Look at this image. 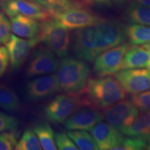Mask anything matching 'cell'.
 Listing matches in <instances>:
<instances>
[{"instance_id": "1", "label": "cell", "mask_w": 150, "mask_h": 150, "mask_svg": "<svg viewBox=\"0 0 150 150\" xmlns=\"http://www.w3.org/2000/svg\"><path fill=\"white\" fill-rule=\"evenodd\" d=\"M125 39V28L116 22L105 20L97 25L76 30L72 51L77 59L93 62L103 52L122 44Z\"/></svg>"}, {"instance_id": "2", "label": "cell", "mask_w": 150, "mask_h": 150, "mask_svg": "<svg viewBox=\"0 0 150 150\" xmlns=\"http://www.w3.org/2000/svg\"><path fill=\"white\" fill-rule=\"evenodd\" d=\"M81 91L89 105L100 108L111 106L127 97L122 86L111 76L88 79Z\"/></svg>"}, {"instance_id": "3", "label": "cell", "mask_w": 150, "mask_h": 150, "mask_svg": "<svg viewBox=\"0 0 150 150\" xmlns=\"http://www.w3.org/2000/svg\"><path fill=\"white\" fill-rule=\"evenodd\" d=\"M90 67L84 61L65 57L60 63L56 74L60 91L79 93L87 84Z\"/></svg>"}, {"instance_id": "4", "label": "cell", "mask_w": 150, "mask_h": 150, "mask_svg": "<svg viewBox=\"0 0 150 150\" xmlns=\"http://www.w3.org/2000/svg\"><path fill=\"white\" fill-rule=\"evenodd\" d=\"M52 18L61 27L67 29L92 27L105 21L104 19L83 7L82 4H73L63 10L53 13Z\"/></svg>"}, {"instance_id": "5", "label": "cell", "mask_w": 150, "mask_h": 150, "mask_svg": "<svg viewBox=\"0 0 150 150\" xmlns=\"http://www.w3.org/2000/svg\"><path fill=\"white\" fill-rule=\"evenodd\" d=\"M89 105L81 91L79 93H67L58 95L46 106L45 115L48 120L61 124L79 108Z\"/></svg>"}, {"instance_id": "6", "label": "cell", "mask_w": 150, "mask_h": 150, "mask_svg": "<svg viewBox=\"0 0 150 150\" xmlns=\"http://www.w3.org/2000/svg\"><path fill=\"white\" fill-rule=\"evenodd\" d=\"M37 38L49 50L59 58H65L70 45V33L67 29L61 27L54 20H48L40 24Z\"/></svg>"}, {"instance_id": "7", "label": "cell", "mask_w": 150, "mask_h": 150, "mask_svg": "<svg viewBox=\"0 0 150 150\" xmlns=\"http://www.w3.org/2000/svg\"><path fill=\"white\" fill-rule=\"evenodd\" d=\"M104 119L117 130L122 131L134 122L139 110L131 101L122 100L103 108Z\"/></svg>"}, {"instance_id": "8", "label": "cell", "mask_w": 150, "mask_h": 150, "mask_svg": "<svg viewBox=\"0 0 150 150\" xmlns=\"http://www.w3.org/2000/svg\"><path fill=\"white\" fill-rule=\"evenodd\" d=\"M130 47L129 44H120L99 55L94 63L93 71L95 74L102 77L120 70L124 56Z\"/></svg>"}, {"instance_id": "9", "label": "cell", "mask_w": 150, "mask_h": 150, "mask_svg": "<svg viewBox=\"0 0 150 150\" xmlns=\"http://www.w3.org/2000/svg\"><path fill=\"white\" fill-rule=\"evenodd\" d=\"M1 6L10 18L21 15L41 21L50 20L52 18L47 9L31 0H4L1 1Z\"/></svg>"}, {"instance_id": "10", "label": "cell", "mask_w": 150, "mask_h": 150, "mask_svg": "<svg viewBox=\"0 0 150 150\" xmlns=\"http://www.w3.org/2000/svg\"><path fill=\"white\" fill-rule=\"evenodd\" d=\"M114 77L125 91L136 94L150 89V69H125L114 74Z\"/></svg>"}, {"instance_id": "11", "label": "cell", "mask_w": 150, "mask_h": 150, "mask_svg": "<svg viewBox=\"0 0 150 150\" xmlns=\"http://www.w3.org/2000/svg\"><path fill=\"white\" fill-rule=\"evenodd\" d=\"M103 119L102 112L98 108L91 105H85L67 118L64 122V126L68 131H90Z\"/></svg>"}, {"instance_id": "12", "label": "cell", "mask_w": 150, "mask_h": 150, "mask_svg": "<svg viewBox=\"0 0 150 150\" xmlns=\"http://www.w3.org/2000/svg\"><path fill=\"white\" fill-rule=\"evenodd\" d=\"M60 62L51 50L39 49L33 52L27 67L28 77L49 74L57 71Z\"/></svg>"}, {"instance_id": "13", "label": "cell", "mask_w": 150, "mask_h": 150, "mask_svg": "<svg viewBox=\"0 0 150 150\" xmlns=\"http://www.w3.org/2000/svg\"><path fill=\"white\" fill-rule=\"evenodd\" d=\"M58 92L60 89L54 74L33 79L28 82L25 90L27 97L31 100H42Z\"/></svg>"}, {"instance_id": "14", "label": "cell", "mask_w": 150, "mask_h": 150, "mask_svg": "<svg viewBox=\"0 0 150 150\" xmlns=\"http://www.w3.org/2000/svg\"><path fill=\"white\" fill-rule=\"evenodd\" d=\"M38 42L40 41L38 38L26 40L11 34L6 45L12 68L18 69L21 66L27 59L31 49L36 45Z\"/></svg>"}, {"instance_id": "15", "label": "cell", "mask_w": 150, "mask_h": 150, "mask_svg": "<svg viewBox=\"0 0 150 150\" xmlns=\"http://www.w3.org/2000/svg\"><path fill=\"white\" fill-rule=\"evenodd\" d=\"M90 131L99 149L102 150L112 149L123 138L119 130L106 121L99 122Z\"/></svg>"}, {"instance_id": "16", "label": "cell", "mask_w": 150, "mask_h": 150, "mask_svg": "<svg viewBox=\"0 0 150 150\" xmlns=\"http://www.w3.org/2000/svg\"><path fill=\"white\" fill-rule=\"evenodd\" d=\"M11 31L15 35L23 38H37L40 31V24L34 19L18 15L11 18Z\"/></svg>"}, {"instance_id": "17", "label": "cell", "mask_w": 150, "mask_h": 150, "mask_svg": "<svg viewBox=\"0 0 150 150\" xmlns=\"http://www.w3.org/2000/svg\"><path fill=\"white\" fill-rule=\"evenodd\" d=\"M132 68L150 69V52L143 46L130 47L124 56L121 70Z\"/></svg>"}, {"instance_id": "18", "label": "cell", "mask_w": 150, "mask_h": 150, "mask_svg": "<svg viewBox=\"0 0 150 150\" xmlns=\"http://www.w3.org/2000/svg\"><path fill=\"white\" fill-rule=\"evenodd\" d=\"M121 132L129 137L146 139L150 134V110L138 112L134 122Z\"/></svg>"}, {"instance_id": "19", "label": "cell", "mask_w": 150, "mask_h": 150, "mask_svg": "<svg viewBox=\"0 0 150 150\" xmlns=\"http://www.w3.org/2000/svg\"><path fill=\"white\" fill-rule=\"evenodd\" d=\"M125 34L132 45L146 44L150 41V27L131 24L125 28Z\"/></svg>"}, {"instance_id": "20", "label": "cell", "mask_w": 150, "mask_h": 150, "mask_svg": "<svg viewBox=\"0 0 150 150\" xmlns=\"http://www.w3.org/2000/svg\"><path fill=\"white\" fill-rule=\"evenodd\" d=\"M126 16L129 22L150 27V9L138 2L131 4Z\"/></svg>"}, {"instance_id": "21", "label": "cell", "mask_w": 150, "mask_h": 150, "mask_svg": "<svg viewBox=\"0 0 150 150\" xmlns=\"http://www.w3.org/2000/svg\"><path fill=\"white\" fill-rule=\"evenodd\" d=\"M33 131L37 135L42 149H57L55 141V135L53 129L47 124H38L34 127Z\"/></svg>"}, {"instance_id": "22", "label": "cell", "mask_w": 150, "mask_h": 150, "mask_svg": "<svg viewBox=\"0 0 150 150\" xmlns=\"http://www.w3.org/2000/svg\"><path fill=\"white\" fill-rule=\"evenodd\" d=\"M67 135L74 142L79 149L98 150L99 147L92 135L84 130H72Z\"/></svg>"}, {"instance_id": "23", "label": "cell", "mask_w": 150, "mask_h": 150, "mask_svg": "<svg viewBox=\"0 0 150 150\" xmlns=\"http://www.w3.org/2000/svg\"><path fill=\"white\" fill-rule=\"evenodd\" d=\"M20 106V101L14 92L0 83V108L8 111H16Z\"/></svg>"}, {"instance_id": "24", "label": "cell", "mask_w": 150, "mask_h": 150, "mask_svg": "<svg viewBox=\"0 0 150 150\" xmlns=\"http://www.w3.org/2000/svg\"><path fill=\"white\" fill-rule=\"evenodd\" d=\"M15 149L41 150L42 148L34 131L28 129L24 131L21 138L17 142Z\"/></svg>"}, {"instance_id": "25", "label": "cell", "mask_w": 150, "mask_h": 150, "mask_svg": "<svg viewBox=\"0 0 150 150\" xmlns=\"http://www.w3.org/2000/svg\"><path fill=\"white\" fill-rule=\"evenodd\" d=\"M147 142L145 138H122L112 150H140L147 148Z\"/></svg>"}, {"instance_id": "26", "label": "cell", "mask_w": 150, "mask_h": 150, "mask_svg": "<svg viewBox=\"0 0 150 150\" xmlns=\"http://www.w3.org/2000/svg\"><path fill=\"white\" fill-rule=\"evenodd\" d=\"M31 1L38 4L47 9L51 14V16L53 13L66 8L75 3L70 0H31Z\"/></svg>"}, {"instance_id": "27", "label": "cell", "mask_w": 150, "mask_h": 150, "mask_svg": "<svg viewBox=\"0 0 150 150\" xmlns=\"http://www.w3.org/2000/svg\"><path fill=\"white\" fill-rule=\"evenodd\" d=\"M19 134L15 129L2 131L0 134V150H11L15 149Z\"/></svg>"}, {"instance_id": "28", "label": "cell", "mask_w": 150, "mask_h": 150, "mask_svg": "<svg viewBox=\"0 0 150 150\" xmlns=\"http://www.w3.org/2000/svg\"><path fill=\"white\" fill-rule=\"evenodd\" d=\"M131 101L139 111L150 110V91L134 94Z\"/></svg>"}, {"instance_id": "29", "label": "cell", "mask_w": 150, "mask_h": 150, "mask_svg": "<svg viewBox=\"0 0 150 150\" xmlns=\"http://www.w3.org/2000/svg\"><path fill=\"white\" fill-rule=\"evenodd\" d=\"M55 141L57 149L60 150H77L76 145L69 136L65 133H59L56 135Z\"/></svg>"}, {"instance_id": "30", "label": "cell", "mask_w": 150, "mask_h": 150, "mask_svg": "<svg viewBox=\"0 0 150 150\" xmlns=\"http://www.w3.org/2000/svg\"><path fill=\"white\" fill-rule=\"evenodd\" d=\"M11 22L3 13L0 12V44H6L11 36Z\"/></svg>"}, {"instance_id": "31", "label": "cell", "mask_w": 150, "mask_h": 150, "mask_svg": "<svg viewBox=\"0 0 150 150\" xmlns=\"http://www.w3.org/2000/svg\"><path fill=\"white\" fill-rule=\"evenodd\" d=\"M18 125V120L16 117L0 112V132L16 129Z\"/></svg>"}, {"instance_id": "32", "label": "cell", "mask_w": 150, "mask_h": 150, "mask_svg": "<svg viewBox=\"0 0 150 150\" xmlns=\"http://www.w3.org/2000/svg\"><path fill=\"white\" fill-rule=\"evenodd\" d=\"M9 55L6 47L0 46V76H2L8 65Z\"/></svg>"}, {"instance_id": "33", "label": "cell", "mask_w": 150, "mask_h": 150, "mask_svg": "<svg viewBox=\"0 0 150 150\" xmlns=\"http://www.w3.org/2000/svg\"><path fill=\"white\" fill-rule=\"evenodd\" d=\"M136 2L145 6L150 9V0H136Z\"/></svg>"}, {"instance_id": "34", "label": "cell", "mask_w": 150, "mask_h": 150, "mask_svg": "<svg viewBox=\"0 0 150 150\" xmlns=\"http://www.w3.org/2000/svg\"><path fill=\"white\" fill-rule=\"evenodd\" d=\"M109 0H86V3H97V4H106Z\"/></svg>"}, {"instance_id": "35", "label": "cell", "mask_w": 150, "mask_h": 150, "mask_svg": "<svg viewBox=\"0 0 150 150\" xmlns=\"http://www.w3.org/2000/svg\"><path fill=\"white\" fill-rule=\"evenodd\" d=\"M143 47L147 49V50H149V51L150 52V41H149V42H148L146 43L145 45H143Z\"/></svg>"}, {"instance_id": "36", "label": "cell", "mask_w": 150, "mask_h": 150, "mask_svg": "<svg viewBox=\"0 0 150 150\" xmlns=\"http://www.w3.org/2000/svg\"><path fill=\"white\" fill-rule=\"evenodd\" d=\"M146 140H147V143L148 142H149V143L150 144V134L149 135V136H148L147 138H146V139H145Z\"/></svg>"}, {"instance_id": "37", "label": "cell", "mask_w": 150, "mask_h": 150, "mask_svg": "<svg viewBox=\"0 0 150 150\" xmlns=\"http://www.w3.org/2000/svg\"><path fill=\"white\" fill-rule=\"evenodd\" d=\"M147 149H150V144H149V145H147Z\"/></svg>"}, {"instance_id": "38", "label": "cell", "mask_w": 150, "mask_h": 150, "mask_svg": "<svg viewBox=\"0 0 150 150\" xmlns=\"http://www.w3.org/2000/svg\"><path fill=\"white\" fill-rule=\"evenodd\" d=\"M4 1V0H0V1Z\"/></svg>"}, {"instance_id": "39", "label": "cell", "mask_w": 150, "mask_h": 150, "mask_svg": "<svg viewBox=\"0 0 150 150\" xmlns=\"http://www.w3.org/2000/svg\"><path fill=\"white\" fill-rule=\"evenodd\" d=\"M116 1H119V0H116Z\"/></svg>"}]
</instances>
